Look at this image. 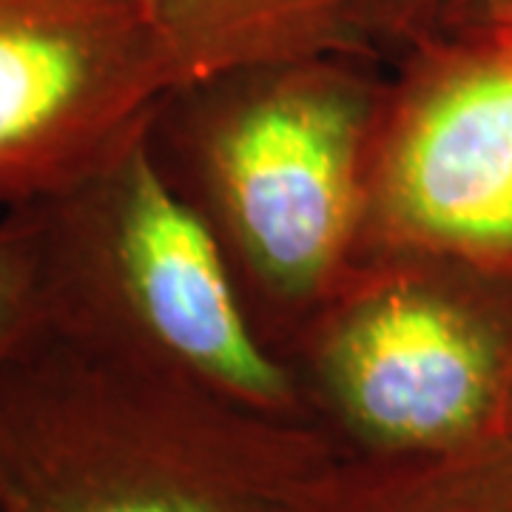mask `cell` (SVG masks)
<instances>
[{"instance_id": "obj_1", "label": "cell", "mask_w": 512, "mask_h": 512, "mask_svg": "<svg viewBox=\"0 0 512 512\" xmlns=\"http://www.w3.org/2000/svg\"><path fill=\"white\" fill-rule=\"evenodd\" d=\"M384 86L379 57H288L177 83L151 114L154 160L282 362L362 251Z\"/></svg>"}, {"instance_id": "obj_2", "label": "cell", "mask_w": 512, "mask_h": 512, "mask_svg": "<svg viewBox=\"0 0 512 512\" xmlns=\"http://www.w3.org/2000/svg\"><path fill=\"white\" fill-rule=\"evenodd\" d=\"M339 453L316 421L46 322L0 353V512H288Z\"/></svg>"}, {"instance_id": "obj_3", "label": "cell", "mask_w": 512, "mask_h": 512, "mask_svg": "<svg viewBox=\"0 0 512 512\" xmlns=\"http://www.w3.org/2000/svg\"><path fill=\"white\" fill-rule=\"evenodd\" d=\"M285 365L342 453H447L507 433L512 271L365 248Z\"/></svg>"}, {"instance_id": "obj_4", "label": "cell", "mask_w": 512, "mask_h": 512, "mask_svg": "<svg viewBox=\"0 0 512 512\" xmlns=\"http://www.w3.org/2000/svg\"><path fill=\"white\" fill-rule=\"evenodd\" d=\"M29 208L46 325L183 370L259 410L311 419L291 367L251 325L220 245L165 180L148 128Z\"/></svg>"}, {"instance_id": "obj_5", "label": "cell", "mask_w": 512, "mask_h": 512, "mask_svg": "<svg viewBox=\"0 0 512 512\" xmlns=\"http://www.w3.org/2000/svg\"><path fill=\"white\" fill-rule=\"evenodd\" d=\"M365 248L512 271V23L439 29L387 63Z\"/></svg>"}, {"instance_id": "obj_6", "label": "cell", "mask_w": 512, "mask_h": 512, "mask_svg": "<svg viewBox=\"0 0 512 512\" xmlns=\"http://www.w3.org/2000/svg\"><path fill=\"white\" fill-rule=\"evenodd\" d=\"M177 83L151 0H0V214L106 163Z\"/></svg>"}, {"instance_id": "obj_7", "label": "cell", "mask_w": 512, "mask_h": 512, "mask_svg": "<svg viewBox=\"0 0 512 512\" xmlns=\"http://www.w3.org/2000/svg\"><path fill=\"white\" fill-rule=\"evenodd\" d=\"M288 512H512V436L447 453H339Z\"/></svg>"}, {"instance_id": "obj_8", "label": "cell", "mask_w": 512, "mask_h": 512, "mask_svg": "<svg viewBox=\"0 0 512 512\" xmlns=\"http://www.w3.org/2000/svg\"><path fill=\"white\" fill-rule=\"evenodd\" d=\"M180 83L265 60L367 55L350 0H151Z\"/></svg>"}, {"instance_id": "obj_9", "label": "cell", "mask_w": 512, "mask_h": 512, "mask_svg": "<svg viewBox=\"0 0 512 512\" xmlns=\"http://www.w3.org/2000/svg\"><path fill=\"white\" fill-rule=\"evenodd\" d=\"M43 322L40 242L29 205L0 214V353Z\"/></svg>"}, {"instance_id": "obj_10", "label": "cell", "mask_w": 512, "mask_h": 512, "mask_svg": "<svg viewBox=\"0 0 512 512\" xmlns=\"http://www.w3.org/2000/svg\"><path fill=\"white\" fill-rule=\"evenodd\" d=\"M453 0H350L353 26L367 52L393 63L410 46L439 32Z\"/></svg>"}, {"instance_id": "obj_11", "label": "cell", "mask_w": 512, "mask_h": 512, "mask_svg": "<svg viewBox=\"0 0 512 512\" xmlns=\"http://www.w3.org/2000/svg\"><path fill=\"white\" fill-rule=\"evenodd\" d=\"M512 23V0H453L441 18L439 29L495 26Z\"/></svg>"}, {"instance_id": "obj_12", "label": "cell", "mask_w": 512, "mask_h": 512, "mask_svg": "<svg viewBox=\"0 0 512 512\" xmlns=\"http://www.w3.org/2000/svg\"><path fill=\"white\" fill-rule=\"evenodd\" d=\"M507 436H512V404H510V416H507Z\"/></svg>"}]
</instances>
